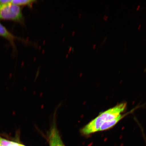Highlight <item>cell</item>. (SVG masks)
Returning <instances> with one entry per match:
<instances>
[{"mask_svg": "<svg viewBox=\"0 0 146 146\" xmlns=\"http://www.w3.org/2000/svg\"><path fill=\"white\" fill-rule=\"evenodd\" d=\"M127 106V103H121L101 113L82 128L81 133L84 135H88L99 132L100 127L104 123L119 115L125 110Z\"/></svg>", "mask_w": 146, "mask_h": 146, "instance_id": "obj_1", "label": "cell"}, {"mask_svg": "<svg viewBox=\"0 0 146 146\" xmlns=\"http://www.w3.org/2000/svg\"><path fill=\"white\" fill-rule=\"evenodd\" d=\"M0 19L10 20L22 24L24 23V18L21 7L11 2L0 4Z\"/></svg>", "mask_w": 146, "mask_h": 146, "instance_id": "obj_2", "label": "cell"}, {"mask_svg": "<svg viewBox=\"0 0 146 146\" xmlns=\"http://www.w3.org/2000/svg\"><path fill=\"white\" fill-rule=\"evenodd\" d=\"M48 139L50 146H65L55 124L53 125L50 129Z\"/></svg>", "mask_w": 146, "mask_h": 146, "instance_id": "obj_3", "label": "cell"}, {"mask_svg": "<svg viewBox=\"0 0 146 146\" xmlns=\"http://www.w3.org/2000/svg\"><path fill=\"white\" fill-rule=\"evenodd\" d=\"M125 116V114H121L113 119L105 122L100 127L99 131H104L111 129L116 125Z\"/></svg>", "mask_w": 146, "mask_h": 146, "instance_id": "obj_4", "label": "cell"}, {"mask_svg": "<svg viewBox=\"0 0 146 146\" xmlns=\"http://www.w3.org/2000/svg\"><path fill=\"white\" fill-rule=\"evenodd\" d=\"M0 36L8 40L13 45H14L15 40L18 39L11 33L9 32L6 27L3 26L1 23H0Z\"/></svg>", "mask_w": 146, "mask_h": 146, "instance_id": "obj_5", "label": "cell"}, {"mask_svg": "<svg viewBox=\"0 0 146 146\" xmlns=\"http://www.w3.org/2000/svg\"><path fill=\"white\" fill-rule=\"evenodd\" d=\"M36 1L35 0H13L11 1V3L19 6L27 5L31 7Z\"/></svg>", "mask_w": 146, "mask_h": 146, "instance_id": "obj_6", "label": "cell"}, {"mask_svg": "<svg viewBox=\"0 0 146 146\" xmlns=\"http://www.w3.org/2000/svg\"><path fill=\"white\" fill-rule=\"evenodd\" d=\"M0 142L1 146H12L16 143V142L10 141L0 137Z\"/></svg>", "mask_w": 146, "mask_h": 146, "instance_id": "obj_7", "label": "cell"}, {"mask_svg": "<svg viewBox=\"0 0 146 146\" xmlns=\"http://www.w3.org/2000/svg\"><path fill=\"white\" fill-rule=\"evenodd\" d=\"M0 146H1V142H0Z\"/></svg>", "mask_w": 146, "mask_h": 146, "instance_id": "obj_8", "label": "cell"}]
</instances>
